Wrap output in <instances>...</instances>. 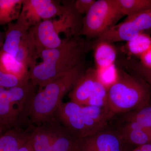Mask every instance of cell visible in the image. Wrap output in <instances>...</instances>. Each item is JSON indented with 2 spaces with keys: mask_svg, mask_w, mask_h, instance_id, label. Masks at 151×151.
Here are the masks:
<instances>
[{
  "mask_svg": "<svg viewBox=\"0 0 151 151\" xmlns=\"http://www.w3.org/2000/svg\"><path fill=\"white\" fill-rule=\"evenodd\" d=\"M95 45V40L80 36L66 37L58 47L42 52V62L29 69V81L38 90L84 62Z\"/></svg>",
  "mask_w": 151,
  "mask_h": 151,
  "instance_id": "cell-1",
  "label": "cell"
},
{
  "mask_svg": "<svg viewBox=\"0 0 151 151\" xmlns=\"http://www.w3.org/2000/svg\"><path fill=\"white\" fill-rule=\"evenodd\" d=\"M151 86L142 78L122 68L107 87V108L113 116L139 110L150 104Z\"/></svg>",
  "mask_w": 151,
  "mask_h": 151,
  "instance_id": "cell-2",
  "label": "cell"
},
{
  "mask_svg": "<svg viewBox=\"0 0 151 151\" xmlns=\"http://www.w3.org/2000/svg\"><path fill=\"white\" fill-rule=\"evenodd\" d=\"M86 70L84 63L38 90L29 111L31 124L39 126L51 119L63 98L69 92Z\"/></svg>",
  "mask_w": 151,
  "mask_h": 151,
  "instance_id": "cell-3",
  "label": "cell"
},
{
  "mask_svg": "<svg viewBox=\"0 0 151 151\" xmlns=\"http://www.w3.org/2000/svg\"><path fill=\"white\" fill-rule=\"evenodd\" d=\"M123 16L117 0L96 1L82 19L79 36H84L86 39H96Z\"/></svg>",
  "mask_w": 151,
  "mask_h": 151,
  "instance_id": "cell-4",
  "label": "cell"
},
{
  "mask_svg": "<svg viewBox=\"0 0 151 151\" xmlns=\"http://www.w3.org/2000/svg\"><path fill=\"white\" fill-rule=\"evenodd\" d=\"M151 33V9L135 15L127 17L124 22L110 28L95 40L96 42L111 44L128 42L141 34L150 35Z\"/></svg>",
  "mask_w": 151,
  "mask_h": 151,
  "instance_id": "cell-5",
  "label": "cell"
},
{
  "mask_svg": "<svg viewBox=\"0 0 151 151\" xmlns=\"http://www.w3.org/2000/svg\"><path fill=\"white\" fill-rule=\"evenodd\" d=\"M80 151H132L130 145L113 128L78 139Z\"/></svg>",
  "mask_w": 151,
  "mask_h": 151,
  "instance_id": "cell-6",
  "label": "cell"
},
{
  "mask_svg": "<svg viewBox=\"0 0 151 151\" xmlns=\"http://www.w3.org/2000/svg\"><path fill=\"white\" fill-rule=\"evenodd\" d=\"M66 9L65 1L55 0H24L20 16L31 27L40 22L61 16Z\"/></svg>",
  "mask_w": 151,
  "mask_h": 151,
  "instance_id": "cell-7",
  "label": "cell"
},
{
  "mask_svg": "<svg viewBox=\"0 0 151 151\" xmlns=\"http://www.w3.org/2000/svg\"><path fill=\"white\" fill-rule=\"evenodd\" d=\"M52 118L78 140L88 136L81 105L70 101L62 102Z\"/></svg>",
  "mask_w": 151,
  "mask_h": 151,
  "instance_id": "cell-8",
  "label": "cell"
},
{
  "mask_svg": "<svg viewBox=\"0 0 151 151\" xmlns=\"http://www.w3.org/2000/svg\"><path fill=\"white\" fill-rule=\"evenodd\" d=\"M32 125L29 119L9 100L7 88L0 87V137L9 130Z\"/></svg>",
  "mask_w": 151,
  "mask_h": 151,
  "instance_id": "cell-9",
  "label": "cell"
},
{
  "mask_svg": "<svg viewBox=\"0 0 151 151\" xmlns=\"http://www.w3.org/2000/svg\"><path fill=\"white\" fill-rule=\"evenodd\" d=\"M114 120L115 122H113L112 128L132 145L137 147L151 142V128L116 117Z\"/></svg>",
  "mask_w": 151,
  "mask_h": 151,
  "instance_id": "cell-10",
  "label": "cell"
},
{
  "mask_svg": "<svg viewBox=\"0 0 151 151\" xmlns=\"http://www.w3.org/2000/svg\"><path fill=\"white\" fill-rule=\"evenodd\" d=\"M99 78L96 69L92 68L86 69L69 92L70 101L81 106L88 105Z\"/></svg>",
  "mask_w": 151,
  "mask_h": 151,
  "instance_id": "cell-11",
  "label": "cell"
},
{
  "mask_svg": "<svg viewBox=\"0 0 151 151\" xmlns=\"http://www.w3.org/2000/svg\"><path fill=\"white\" fill-rule=\"evenodd\" d=\"M29 31L40 55L44 50L58 47L63 41L55 31L52 19L40 22L31 27Z\"/></svg>",
  "mask_w": 151,
  "mask_h": 151,
  "instance_id": "cell-12",
  "label": "cell"
},
{
  "mask_svg": "<svg viewBox=\"0 0 151 151\" xmlns=\"http://www.w3.org/2000/svg\"><path fill=\"white\" fill-rule=\"evenodd\" d=\"M8 25V27L5 34L4 41L1 48L15 57L18 51L22 38L31 27L26 21L20 15L15 22Z\"/></svg>",
  "mask_w": 151,
  "mask_h": 151,
  "instance_id": "cell-13",
  "label": "cell"
},
{
  "mask_svg": "<svg viewBox=\"0 0 151 151\" xmlns=\"http://www.w3.org/2000/svg\"><path fill=\"white\" fill-rule=\"evenodd\" d=\"M32 125L24 129L16 127L8 131L0 137V151H18L29 139Z\"/></svg>",
  "mask_w": 151,
  "mask_h": 151,
  "instance_id": "cell-14",
  "label": "cell"
},
{
  "mask_svg": "<svg viewBox=\"0 0 151 151\" xmlns=\"http://www.w3.org/2000/svg\"><path fill=\"white\" fill-rule=\"evenodd\" d=\"M40 57V53L29 30L22 38L18 51L15 58L29 70L36 65L37 60Z\"/></svg>",
  "mask_w": 151,
  "mask_h": 151,
  "instance_id": "cell-15",
  "label": "cell"
},
{
  "mask_svg": "<svg viewBox=\"0 0 151 151\" xmlns=\"http://www.w3.org/2000/svg\"><path fill=\"white\" fill-rule=\"evenodd\" d=\"M95 43L93 50L97 70H104L114 65L118 58L116 47L112 44L104 42H95Z\"/></svg>",
  "mask_w": 151,
  "mask_h": 151,
  "instance_id": "cell-16",
  "label": "cell"
},
{
  "mask_svg": "<svg viewBox=\"0 0 151 151\" xmlns=\"http://www.w3.org/2000/svg\"><path fill=\"white\" fill-rule=\"evenodd\" d=\"M0 70L21 79L29 80V69L1 48H0Z\"/></svg>",
  "mask_w": 151,
  "mask_h": 151,
  "instance_id": "cell-17",
  "label": "cell"
},
{
  "mask_svg": "<svg viewBox=\"0 0 151 151\" xmlns=\"http://www.w3.org/2000/svg\"><path fill=\"white\" fill-rule=\"evenodd\" d=\"M24 0H0V25L9 24L19 18Z\"/></svg>",
  "mask_w": 151,
  "mask_h": 151,
  "instance_id": "cell-18",
  "label": "cell"
},
{
  "mask_svg": "<svg viewBox=\"0 0 151 151\" xmlns=\"http://www.w3.org/2000/svg\"><path fill=\"white\" fill-rule=\"evenodd\" d=\"M124 16L135 15L151 9V0H117Z\"/></svg>",
  "mask_w": 151,
  "mask_h": 151,
  "instance_id": "cell-19",
  "label": "cell"
},
{
  "mask_svg": "<svg viewBox=\"0 0 151 151\" xmlns=\"http://www.w3.org/2000/svg\"><path fill=\"white\" fill-rule=\"evenodd\" d=\"M117 116L123 120L136 122L144 127L151 128V105L150 104L139 110Z\"/></svg>",
  "mask_w": 151,
  "mask_h": 151,
  "instance_id": "cell-20",
  "label": "cell"
},
{
  "mask_svg": "<svg viewBox=\"0 0 151 151\" xmlns=\"http://www.w3.org/2000/svg\"><path fill=\"white\" fill-rule=\"evenodd\" d=\"M151 47L150 35L143 33L127 42V50L131 55L139 57Z\"/></svg>",
  "mask_w": 151,
  "mask_h": 151,
  "instance_id": "cell-21",
  "label": "cell"
},
{
  "mask_svg": "<svg viewBox=\"0 0 151 151\" xmlns=\"http://www.w3.org/2000/svg\"><path fill=\"white\" fill-rule=\"evenodd\" d=\"M127 68L130 72L137 76L151 86V69L145 67L139 60L130 59L127 63Z\"/></svg>",
  "mask_w": 151,
  "mask_h": 151,
  "instance_id": "cell-22",
  "label": "cell"
},
{
  "mask_svg": "<svg viewBox=\"0 0 151 151\" xmlns=\"http://www.w3.org/2000/svg\"><path fill=\"white\" fill-rule=\"evenodd\" d=\"M29 81L23 80L3 72L0 70V87L10 88L27 84Z\"/></svg>",
  "mask_w": 151,
  "mask_h": 151,
  "instance_id": "cell-23",
  "label": "cell"
},
{
  "mask_svg": "<svg viewBox=\"0 0 151 151\" xmlns=\"http://www.w3.org/2000/svg\"><path fill=\"white\" fill-rule=\"evenodd\" d=\"M95 0H76L73 1V6L76 12L82 15L86 14L95 2Z\"/></svg>",
  "mask_w": 151,
  "mask_h": 151,
  "instance_id": "cell-24",
  "label": "cell"
},
{
  "mask_svg": "<svg viewBox=\"0 0 151 151\" xmlns=\"http://www.w3.org/2000/svg\"><path fill=\"white\" fill-rule=\"evenodd\" d=\"M139 61L145 67L151 69V47L139 57Z\"/></svg>",
  "mask_w": 151,
  "mask_h": 151,
  "instance_id": "cell-25",
  "label": "cell"
},
{
  "mask_svg": "<svg viewBox=\"0 0 151 151\" xmlns=\"http://www.w3.org/2000/svg\"><path fill=\"white\" fill-rule=\"evenodd\" d=\"M18 151H35V150L30 141L29 139L19 149Z\"/></svg>",
  "mask_w": 151,
  "mask_h": 151,
  "instance_id": "cell-26",
  "label": "cell"
},
{
  "mask_svg": "<svg viewBox=\"0 0 151 151\" xmlns=\"http://www.w3.org/2000/svg\"><path fill=\"white\" fill-rule=\"evenodd\" d=\"M132 151H151V142L136 147Z\"/></svg>",
  "mask_w": 151,
  "mask_h": 151,
  "instance_id": "cell-27",
  "label": "cell"
},
{
  "mask_svg": "<svg viewBox=\"0 0 151 151\" xmlns=\"http://www.w3.org/2000/svg\"><path fill=\"white\" fill-rule=\"evenodd\" d=\"M5 40V35L0 31V48L2 47Z\"/></svg>",
  "mask_w": 151,
  "mask_h": 151,
  "instance_id": "cell-28",
  "label": "cell"
},
{
  "mask_svg": "<svg viewBox=\"0 0 151 151\" xmlns=\"http://www.w3.org/2000/svg\"><path fill=\"white\" fill-rule=\"evenodd\" d=\"M73 151H80V150H79V149L78 148V145H77V147H76V148L75 150H74Z\"/></svg>",
  "mask_w": 151,
  "mask_h": 151,
  "instance_id": "cell-29",
  "label": "cell"
}]
</instances>
